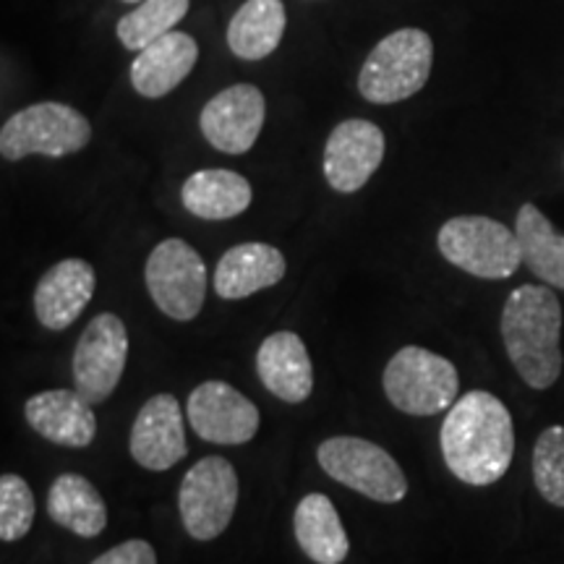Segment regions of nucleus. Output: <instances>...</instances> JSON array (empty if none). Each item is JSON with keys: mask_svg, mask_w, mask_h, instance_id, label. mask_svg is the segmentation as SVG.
<instances>
[{"mask_svg": "<svg viewBox=\"0 0 564 564\" xmlns=\"http://www.w3.org/2000/svg\"><path fill=\"white\" fill-rule=\"evenodd\" d=\"M449 474L468 486H491L512 465V415L497 394L474 390L455 400L440 432Z\"/></svg>", "mask_w": 564, "mask_h": 564, "instance_id": "1", "label": "nucleus"}, {"mask_svg": "<svg viewBox=\"0 0 564 564\" xmlns=\"http://www.w3.org/2000/svg\"><path fill=\"white\" fill-rule=\"evenodd\" d=\"M502 343L514 371L533 390H549L562 373V303L546 285H520L502 308Z\"/></svg>", "mask_w": 564, "mask_h": 564, "instance_id": "2", "label": "nucleus"}, {"mask_svg": "<svg viewBox=\"0 0 564 564\" xmlns=\"http://www.w3.org/2000/svg\"><path fill=\"white\" fill-rule=\"evenodd\" d=\"M434 42L423 30H398L379 42L358 74L366 102L394 105L419 95L432 76Z\"/></svg>", "mask_w": 564, "mask_h": 564, "instance_id": "3", "label": "nucleus"}, {"mask_svg": "<svg viewBox=\"0 0 564 564\" xmlns=\"http://www.w3.org/2000/svg\"><path fill=\"white\" fill-rule=\"evenodd\" d=\"M387 400L408 415H436L449 411L460 392V377L453 361L440 352L405 345L387 361L382 373Z\"/></svg>", "mask_w": 564, "mask_h": 564, "instance_id": "4", "label": "nucleus"}, {"mask_svg": "<svg viewBox=\"0 0 564 564\" xmlns=\"http://www.w3.org/2000/svg\"><path fill=\"white\" fill-rule=\"evenodd\" d=\"M436 246L449 264L481 280H507L523 264L518 232L484 215L447 220L440 228Z\"/></svg>", "mask_w": 564, "mask_h": 564, "instance_id": "5", "label": "nucleus"}, {"mask_svg": "<svg viewBox=\"0 0 564 564\" xmlns=\"http://www.w3.org/2000/svg\"><path fill=\"white\" fill-rule=\"evenodd\" d=\"M91 141L89 118L66 102H37L13 112L0 129V154L19 162L32 154L66 158Z\"/></svg>", "mask_w": 564, "mask_h": 564, "instance_id": "6", "label": "nucleus"}, {"mask_svg": "<svg viewBox=\"0 0 564 564\" xmlns=\"http://www.w3.org/2000/svg\"><path fill=\"white\" fill-rule=\"evenodd\" d=\"M316 460L333 481L364 494L371 502L394 505L408 494V478L398 460L361 436H329L316 449Z\"/></svg>", "mask_w": 564, "mask_h": 564, "instance_id": "7", "label": "nucleus"}, {"mask_svg": "<svg viewBox=\"0 0 564 564\" xmlns=\"http://www.w3.org/2000/svg\"><path fill=\"white\" fill-rule=\"evenodd\" d=\"M144 282L154 306L167 319L192 322L199 316L207 299V264L192 243L183 238H167L154 246L147 259Z\"/></svg>", "mask_w": 564, "mask_h": 564, "instance_id": "8", "label": "nucleus"}, {"mask_svg": "<svg viewBox=\"0 0 564 564\" xmlns=\"http://www.w3.org/2000/svg\"><path fill=\"white\" fill-rule=\"evenodd\" d=\"M238 474L220 455L202 457L183 476L178 489V512L186 533L196 541H212L228 531L238 507Z\"/></svg>", "mask_w": 564, "mask_h": 564, "instance_id": "9", "label": "nucleus"}, {"mask_svg": "<svg viewBox=\"0 0 564 564\" xmlns=\"http://www.w3.org/2000/svg\"><path fill=\"white\" fill-rule=\"evenodd\" d=\"M129 361V329L121 316L97 314L79 337L70 361L74 390L91 405L108 403Z\"/></svg>", "mask_w": 564, "mask_h": 564, "instance_id": "10", "label": "nucleus"}, {"mask_svg": "<svg viewBox=\"0 0 564 564\" xmlns=\"http://www.w3.org/2000/svg\"><path fill=\"white\" fill-rule=\"evenodd\" d=\"M186 415L196 436L209 444H238L251 442L259 432V408L246 394L220 379H209L194 387L188 394Z\"/></svg>", "mask_w": 564, "mask_h": 564, "instance_id": "11", "label": "nucleus"}, {"mask_svg": "<svg viewBox=\"0 0 564 564\" xmlns=\"http://www.w3.org/2000/svg\"><path fill=\"white\" fill-rule=\"evenodd\" d=\"M384 133L377 123L348 118L337 123L324 147V178L337 194L361 192L384 160Z\"/></svg>", "mask_w": 564, "mask_h": 564, "instance_id": "12", "label": "nucleus"}, {"mask_svg": "<svg viewBox=\"0 0 564 564\" xmlns=\"http://www.w3.org/2000/svg\"><path fill=\"white\" fill-rule=\"evenodd\" d=\"M264 118L267 102L262 89L253 84H232L204 105L199 129L217 152L246 154L257 144Z\"/></svg>", "mask_w": 564, "mask_h": 564, "instance_id": "13", "label": "nucleus"}, {"mask_svg": "<svg viewBox=\"0 0 564 564\" xmlns=\"http://www.w3.org/2000/svg\"><path fill=\"white\" fill-rule=\"evenodd\" d=\"M129 453L137 465L154 474L171 470L188 455L183 411L173 394L160 392L141 405L131 423Z\"/></svg>", "mask_w": 564, "mask_h": 564, "instance_id": "14", "label": "nucleus"}, {"mask_svg": "<svg viewBox=\"0 0 564 564\" xmlns=\"http://www.w3.org/2000/svg\"><path fill=\"white\" fill-rule=\"evenodd\" d=\"M95 267L76 257L63 259L42 274L34 288V314L45 329L63 333L95 299Z\"/></svg>", "mask_w": 564, "mask_h": 564, "instance_id": "15", "label": "nucleus"}, {"mask_svg": "<svg viewBox=\"0 0 564 564\" xmlns=\"http://www.w3.org/2000/svg\"><path fill=\"white\" fill-rule=\"evenodd\" d=\"M24 419L42 440L58 447H89L97 436L95 405L76 390H45L24 403Z\"/></svg>", "mask_w": 564, "mask_h": 564, "instance_id": "16", "label": "nucleus"}, {"mask_svg": "<svg viewBox=\"0 0 564 564\" xmlns=\"http://www.w3.org/2000/svg\"><path fill=\"white\" fill-rule=\"evenodd\" d=\"M257 373L282 403H306L314 392V364L295 333H274L257 350Z\"/></svg>", "mask_w": 564, "mask_h": 564, "instance_id": "17", "label": "nucleus"}, {"mask_svg": "<svg viewBox=\"0 0 564 564\" xmlns=\"http://www.w3.org/2000/svg\"><path fill=\"white\" fill-rule=\"evenodd\" d=\"M288 262L280 249L270 243L249 241L238 243L228 249L217 262L215 278V293L225 301H241L249 295L267 291V288L278 285L285 278Z\"/></svg>", "mask_w": 564, "mask_h": 564, "instance_id": "18", "label": "nucleus"}, {"mask_svg": "<svg viewBox=\"0 0 564 564\" xmlns=\"http://www.w3.org/2000/svg\"><path fill=\"white\" fill-rule=\"evenodd\" d=\"M199 61V45L192 34L171 32L137 53L131 63V84L147 100H160L183 84Z\"/></svg>", "mask_w": 564, "mask_h": 564, "instance_id": "19", "label": "nucleus"}, {"mask_svg": "<svg viewBox=\"0 0 564 564\" xmlns=\"http://www.w3.org/2000/svg\"><path fill=\"white\" fill-rule=\"evenodd\" d=\"M293 531L301 552L316 564H343L348 560L350 541L333 499L312 491L301 499L293 514Z\"/></svg>", "mask_w": 564, "mask_h": 564, "instance_id": "20", "label": "nucleus"}, {"mask_svg": "<svg viewBox=\"0 0 564 564\" xmlns=\"http://www.w3.org/2000/svg\"><path fill=\"white\" fill-rule=\"evenodd\" d=\"M251 183L236 171H196L181 188L183 207L199 220H230L251 207Z\"/></svg>", "mask_w": 564, "mask_h": 564, "instance_id": "21", "label": "nucleus"}, {"mask_svg": "<svg viewBox=\"0 0 564 564\" xmlns=\"http://www.w3.org/2000/svg\"><path fill=\"white\" fill-rule=\"evenodd\" d=\"M47 514L79 539H97L108 528V505L82 474H61L47 491Z\"/></svg>", "mask_w": 564, "mask_h": 564, "instance_id": "22", "label": "nucleus"}, {"mask_svg": "<svg viewBox=\"0 0 564 564\" xmlns=\"http://www.w3.org/2000/svg\"><path fill=\"white\" fill-rule=\"evenodd\" d=\"M282 0H246L228 24V47L241 61H264L278 51L285 34Z\"/></svg>", "mask_w": 564, "mask_h": 564, "instance_id": "23", "label": "nucleus"}, {"mask_svg": "<svg viewBox=\"0 0 564 564\" xmlns=\"http://www.w3.org/2000/svg\"><path fill=\"white\" fill-rule=\"evenodd\" d=\"M523 264L535 278L564 291V236L535 204H523L514 220Z\"/></svg>", "mask_w": 564, "mask_h": 564, "instance_id": "24", "label": "nucleus"}, {"mask_svg": "<svg viewBox=\"0 0 564 564\" xmlns=\"http://www.w3.org/2000/svg\"><path fill=\"white\" fill-rule=\"evenodd\" d=\"M192 0H141L137 9L118 21L116 34L126 51H144L154 40L175 32L178 21L188 13Z\"/></svg>", "mask_w": 564, "mask_h": 564, "instance_id": "25", "label": "nucleus"}, {"mask_svg": "<svg viewBox=\"0 0 564 564\" xmlns=\"http://www.w3.org/2000/svg\"><path fill=\"white\" fill-rule=\"evenodd\" d=\"M533 481L549 505L564 510V426H549L533 447Z\"/></svg>", "mask_w": 564, "mask_h": 564, "instance_id": "26", "label": "nucleus"}, {"mask_svg": "<svg viewBox=\"0 0 564 564\" xmlns=\"http://www.w3.org/2000/svg\"><path fill=\"white\" fill-rule=\"evenodd\" d=\"M34 505L32 486L17 474H3L0 478V539L6 544L24 539L32 531Z\"/></svg>", "mask_w": 564, "mask_h": 564, "instance_id": "27", "label": "nucleus"}, {"mask_svg": "<svg viewBox=\"0 0 564 564\" xmlns=\"http://www.w3.org/2000/svg\"><path fill=\"white\" fill-rule=\"evenodd\" d=\"M89 564H158V554H154L150 541L131 539L108 549V552L91 560Z\"/></svg>", "mask_w": 564, "mask_h": 564, "instance_id": "28", "label": "nucleus"}, {"mask_svg": "<svg viewBox=\"0 0 564 564\" xmlns=\"http://www.w3.org/2000/svg\"><path fill=\"white\" fill-rule=\"evenodd\" d=\"M123 3H141V0H123Z\"/></svg>", "mask_w": 564, "mask_h": 564, "instance_id": "29", "label": "nucleus"}]
</instances>
